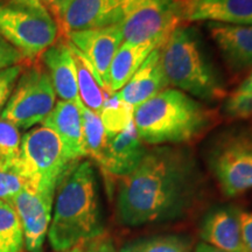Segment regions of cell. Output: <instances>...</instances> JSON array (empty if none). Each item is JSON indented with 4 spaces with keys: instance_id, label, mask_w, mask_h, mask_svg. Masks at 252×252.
I'll use <instances>...</instances> for the list:
<instances>
[{
    "instance_id": "6da1fadb",
    "label": "cell",
    "mask_w": 252,
    "mask_h": 252,
    "mask_svg": "<svg viewBox=\"0 0 252 252\" xmlns=\"http://www.w3.org/2000/svg\"><path fill=\"white\" fill-rule=\"evenodd\" d=\"M202 190V173L190 151L157 146L145 153L133 172L121 179L117 219L130 228L180 220L198 202Z\"/></svg>"
},
{
    "instance_id": "7a4b0ae2",
    "label": "cell",
    "mask_w": 252,
    "mask_h": 252,
    "mask_svg": "<svg viewBox=\"0 0 252 252\" xmlns=\"http://www.w3.org/2000/svg\"><path fill=\"white\" fill-rule=\"evenodd\" d=\"M55 194L48 239L56 252L70 250L104 232L96 174L90 161L74 163Z\"/></svg>"
},
{
    "instance_id": "3957f363",
    "label": "cell",
    "mask_w": 252,
    "mask_h": 252,
    "mask_svg": "<svg viewBox=\"0 0 252 252\" xmlns=\"http://www.w3.org/2000/svg\"><path fill=\"white\" fill-rule=\"evenodd\" d=\"M212 122L206 106L184 91L166 89L134 108L133 124L144 144L180 145L194 140Z\"/></svg>"
},
{
    "instance_id": "277c9868",
    "label": "cell",
    "mask_w": 252,
    "mask_h": 252,
    "mask_svg": "<svg viewBox=\"0 0 252 252\" xmlns=\"http://www.w3.org/2000/svg\"><path fill=\"white\" fill-rule=\"evenodd\" d=\"M159 49L169 86L209 102L225 96L222 81L208 62L194 30L179 25Z\"/></svg>"
},
{
    "instance_id": "5b68a950",
    "label": "cell",
    "mask_w": 252,
    "mask_h": 252,
    "mask_svg": "<svg viewBox=\"0 0 252 252\" xmlns=\"http://www.w3.org/2000/svg\"><path fill=\"white\" fill-rule=\"evenodd\" d=\"M59 34L58 24L39 0H0V36L27 62L39 59Z\"/></svg>"
},
{
    "instance_id": "8992f818",
    "label": "cell",
    "mask_w": 252,
    "mask_h": 252,
    "mask_svg": "<svg viewBox=\"0 0 252 252\" xmlns=\"http://www.w3.org/2000/svg\"><path fill=\"white\" fill-rule=\"evenodd\" d=\"M74 163L68 159L58 134L41 125L21 138L20 159L13 169L37 191L54 200L59 182Z\"/></svg>"
},
{
    "instance_id": "52a82bcc",
    "label": "cell",
    "mask_w": 252,
    "mask_h": 252,
    "mask_svg": "<svg viewBox=\"0 0 252 252\" xmlns=\"http://www.w3.org/2000/svg\"><path fill=\"white\" fill-rule=\"evenodd\" d=\"M56 104V94L46 68L39 59L25 63L0 118L30 130L43 122Z\"/></svg>"
},
{
    "instance_id": "ba28073f",
    "label": "cell",
    "mask_w": 252,
    "mask_h": 252,
    "mask_svg": "<svg viewBox=\"0 0 252 252\" xmlns=\"http://www.w3.org/2000/svg\"><path fill=\"white\" fill-rule=\"evenodd\" d=\"M208 165L223 194L236 197L252 189V130L220 135L208 152Z\"/></svg>"
},
{
    "instance_id": "9c48e42d",
    "label": "cell",
    "mask_w": 252,
    "mask_h": 252,
    "mask_svg": "<svg viewBox=\"0 0 252 252\" xmlns=\"http://www.w3.org/2000/svg\"><path fill=\"white\" fill-rule=\"evenodd\" d=\"M185 6L179 0H124L121 27L125 42L165 41L180 25Z\"/></svg>"
},
{
    "instance_id": "30bf717a",
    "label": "cell",
    "mask_w": 252,
    "mask_h": 252,
    "mask_svg": "<svg viewBox=\"0 0 252 252\" xmlns=\"http://www.w3.org/2000/svg\"><path fill=\"white\" fill-rule=\"evenodd\" d=\"M63 36L89 61L102 83L103 89L106 91V77L110 63L124 42L119 25L69 32Z\"/></svg>"
},
{
    "instance_id": "8fae6325",
    "label": "cell",
    "mask_w": 252,
    "mask_h": 252,
    "mask_svg": "<svg viewBox=\"0 0 252 252\" xmlns=\"http://www.w3.org/2000/svg\"><path fill=\"white\" fill-rule=\"evenodd\" d=\"M54 200L28 185L12 200L11 204L23 226L25 248L28 252H43L48 234Z\"/></svg>"
},
{
    "instance_id": "7c38bea8",
    "label": "cell",
    "mask_w": 252,
    "mask_h": 252,
    "mask_svg": "<svg viewBox=\"0 0 252 252\" xmlns=\"http://www.w3.org/2000/svg\"><path fill=\"white\" fill-rule=\"evenodd\" d=\"M123 4L124 0H70L58 24L60 34L118 25Z\"/></svg>"
},
{
    "instance_id": "4fadbf2b",
    "label": "cell",
    "mask_w": 252,
    "mask_h": 252,
    "mask_svg": "<svg viewBox=\"0 0 252 252\" xmlns=\"http://www.w3.org/2000/svg\"><path fill=\"white\" fill-rule=\"evenodd\" d=\"M146 152L134 124L131 123L125 130L106 135L98 165L105 174L122 179L137 168Z\"/></svg>"
},
{
    "instance_id": "5bb4252c",
    "label": "cell",
    "mask_w": 252,
    "mask_h": 252,
    "mask_svg": "<svg viewBox=\"0 0 252 252\" xmlns=\"http://www.w3.org/2000/svg\"><path fill=\"white\" fill-rule=\"evenodd\" d=\"M241 214V210L230 206L209 210L200 226L202 241L225 252H247L242 235Z\"/></svg>"
},
{
    "instance_id": "9a60e30c",
    "label": "cell",
    "mask_w": 252,
    "mask_h": 252,
    "mask_svg": "<svg viewBox=\"0 0 252 252\" xmlns=\"http://www.w3.org/2000/svg\"><path fill=\"white\" fill-rule=\"evenodd\" d=\"M48 72L56 96L61 100L78 102V87L75 61L69 43L64 36L56 40L54 45L39 58Z\"/></svg>"
},
{
    "instance_id": "2e32d148",
    "label": "cell",
    "mask_w": 252,
    "mask_h": 252,
    "mask_svg": "<svg viewBox=\"0 0 252 252\" xmlns=\"http://www.w3.org/2000/svg\"><path fill=\"white\" fill-rule=\"evenodd\" d=\"M80 102V100H78ZM78 102L59 100L54 109L41 123L54 131L61 140L63 149L71 162H78L86 156L82 131V116Z\"/></svg>"
},
{
    "instance_id": "e0dca14e",
    "label": "cell",
    "mask_w": 252,
    "mask_h": 252,
    "mask_svg": "<svg viewBox=\"0 0 252 252\" xmlns=\"http://www.w3.org/2000/svg\"><path fill=\"white\" fill-rule=\"evenodd\" d=\"M168 86L169 83L160 61V49L158 47L116 94L123 102L137 108L161 91L168 89Z\"/></svg>"
},
{
    "instance_id": "ac0fdd59",
    "label": "cell",
    "mask_w": 252,
    "mask_h": 252,
    "mask_svg": "<svg viewBox=\"0 0 252 252\" xmlns=\"http://www.w3.org/2000/svg\"><path fill=\"white\" fill-rule=\"evenodd\" d=\"M184 5L188 21L252 26V0H191Z\"/></svg>"
},
{
    "instance_id": "d6986e66",
    "label": "cell",
    "mask_w": 252,
    "mask_h": 252,
    "mask_svg": "<svg viewBox=\"0 0 252 252\" xmlns=\"http://www.w3.org/2000/svg\"><path fill=\"white\" fill-rule=\"evenodd\" d=\"M207 28L232 70L252 67V26L208 23Z\"/></svg>"
},
{
    "instance_id": "ffe728a7",
    "label": "cell",
    "mask_w": 252,
    "mask_h": 252,
    "mask_svg": "<svg viewBox=\"0 0 252 252\" xmlns=\"http://www.w3.org/2000/svg\"><path fill=\"white\" fill-rule=\"evenodd\" d=\"M163 42L152 41L146 43H130L124 41L110 63L108 77H106L108 94H113L121 90L132 77V75L139 69L147 56Z\"/></svg>"
},
{
    "instance_id": "44dd1931",
    "label": "cell",
    "mask_w": 252,
    "mask_h": 252,
    "mask_svg": "<svg viewBox=\"0 0 252 252\" xmlns=\"http://www.w3.org/2000/svg\"><path fill=\"white\" fill-rule=\"evenodd\" d=\"M68 43L72 53V58H74L75 67H76L78 96H80L81 102L91 111L99 115L109 94L103 89L102 83L89 61L69 41Z\"/></svg>"
},
{
    "instance_id": "7402d4cb",
    "label": "cell",
    "mask_w": 252,
    "mask_h": 252,
    "mask_svg": "<svg viewBox=\"0 0 252 252\" xmlns=\"http://www.w3.org/2000/svg\"><path fill=\"white\" fill-rule=\"evenodd\" d=\"M191 241L182 235H158L126 243L119 252H191Z\"/></svg>"
},
{
    "instance_id": "603a6c76",
    "label": "cell",
    "mask_w": 252,
    "mask_h": 252,
    "mask_svg": "<svg viewBox=\"0 0 252 252\" xmlns=\"http://www.w3.org/2000/svg\"><path fill=\"white\" fill-rule=\"evenodd\" d=\"M25 238L20 220L9 202L0 200V252H24Z\"/></svg>"
},
{
    "instance_id": "cb8c5ba5",
    "label": "cell",
    "mask_w": 252,
    "mask_h": 252,
    "mask_svg": "<svg viewBox=\"0 0 252 252\" xmlns=\"http://www.w3.org/2000/svg\"><path fill=\"white\" fill-rule=\"evenodd\" d=\"M82 116V131H83V145L86 156L93 158L98 163L106 143V133L100 121L99 115L94 113L78 102Z\"/></svg>"
},
{
    "instance_id": "d4e9b609",
    "label": "cell",
    "mask_w": 252,
    "mask_h": 252,
    "mask_svg": "<svg viewBox=\"0 0 252 252\" xmlns=\"http://www.w3.org/2000/svg\"><path fill=\"white\" fill-rule=\"evenodd\" d=\"M134 108L119 99L117 94H109L99 112L106 135L116 134L133 123Z\"/></svg>"
},
{
    "instance_id": "484cf974",
    "label": "cell",
    "mask_w": 252,
    "mask_h": 252,
    "mask_svg": "<svg viewBox=\"0 0 252 252\" xmlns=\"http://www.w3.org/2000/svg\"><path fill=\"white\" fill-rule=\"evenodd\" d=\"M21 135L19 128L0 118V168L9 169L20 159Z\"/></svg>"
},
{
    "instance_id": "4316f807",
    "label": "cell",
    "mask_w": 252,
    "mask_h": 252,
    "mask_svg": "<svg viewBox=\"0 0 252 252\" xmlns=\"http://www.w3.org/2000/svg\"><path fill=\"white\" fill-rule=\"evenodd\" d=\"M28 185L30 184L26 179L13 168H0V200L11 203L12 200Z\"/></svg>"
},
{
    "instance_id": "83f0119b",
    "label": "cell",
    "mask_w": 252,
    "mask_h": 252,
    "mask_svg": "<svg viewBox=\"0 0 252 252\" xmlns=\"http://www.w3.org/2000/svg\"><path fill=\"white\" fill-rule=\"evenodd\" d=\"M224 111L229 117L236 119L252 117V94L234 93L226 99Z\"/></svg>"
},
{
    "instance_id": "f1b7e54d",
    "label": "cell",
    "mask_w": 252,
    "mask_h": 252,
    "mask_svg": "<svg viewBox=\"0 0 252 252\" xmlns=\"http://www.w3.org/2000/svg\"><path fill=\"white\" fill-rule=\"evenodd\" d=\"M25 63L0 70V115L4 110L12 91H13V88L17 83L19 76L24 70Z\"/></svg>"
},
{
    "instance_id": "f546056e",
    "label": "cell",
    "mask_w": 252,
    "mask_h": 252,
    "mask_svg": "<svg viewBox=\"0 0 252 252\" xmlns=\"http://www.w3.org/2000/svg\"><path fill=\"white\" fill-rule=\"evenodd\" d=\"M25 62L27 61L23 54L13 46L9 45L4 37L0 36V70Z\"/></svg>"
},
{
    "instance_id": "4dcf8cb0",
    "label": "cell",
    "mask_w": 252,
    "mask_h": 252,
    "mask_svg": "<svg viewBox=\"0 0 252 252\" xmlns=\"http://www.w3.org/2000/svg\"><path fill=\"white\" fill-rule=\"evenodd\" d=\"M83 252H119L116 250L112 238L105 231L88 239L83 243Z\"/></svg>"
},
{
    "instance_id": "1f68e13d",
    "label": "cell",
    "mask_w": 252,
    "mask_h": 252,
    "mask_svg": "<svg viewBox=\"0 0 252 252\" xmlns=\"http://www.w3.org/2000/svg\"><path fill=\"white\" fill-rule=\"evenodd\" d=\"M39 1L54 18L56 24H59L70 0H39Z\"/></svg>"
},
{
    "instance_id": "d6a6232c",
    "label": "cell",
    "mask_w": 252,
    "mask_h": 252,
    "mask_svg": "<svg viewBox=\"0 0 252 252\" xmlns=\"http://www.w3.org/2000/svg\"><path fill=\"white\" fill-rule=\"evenodd\" d=\"M241 224L245 250L247 252H252V212H242Z\"/></svg>"
},
{
    "instance_id": "836d02e7",
    "label": "cell",
    "mask_w": 252,
    "mask_h": 252,
    "mask_svg": "<svg viewBox=\"0 0 252 252\" xmlns=\"http://www.w3.org/2000/svg\"><path fill=\"white\" fill-rule=\"evenodd\" d=\"M236 94H252V71L249 74V76L242 82V84L235 91Z\"/></svg>"
},
{
    "instance_id": "e575fe53",
    "label": "cell",
    "mask_w": 252,
    "mask_h": 252,
    "mask_svg": "<svg viewBox=\"0 0 252 252\" xmlns=\"http://www.w3.org/2000/svg\"><path fill=\"white\" fill-rule=\"evenodd\" d=\"M191 252H225V251L220 250V249L213 247V245L204 243V242H200V243L194 248V250Z\"/></svg>"
},
{
    "instance_id": "d590c367",
    "label": "cell",
    "mask_w": 252,
    "mask_h": 252,
    "mask_svg": "<svg viewBox=\"0 0 252 252\" xmlns=\"http://www.w3.org/2000/svg\"><path fill=\"white\" fill-rule=\"evenodd\" d=\"M84 243V242H83ZM83 243H80L77 245H75L74 248H71L70 250L65 251V252H83Z\"/></svg>"
},
{
    "instance_id": "8d00e7d4",
    "label": "cell",
    "mask_w": 252,
    "mask_h": 252,
    "mask_svg": "<svg viewBox=\"0 0 252 252\" xmlns=\"http://www.w3.org/2000/svg\"><path fill=\"white\" fill-rule=\"evenodd\" d=\"M179 1H181L182 4H186V2H189V1H191V0H179Z\"/></svg>"
}]
</instances>
